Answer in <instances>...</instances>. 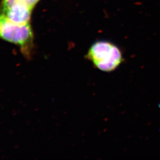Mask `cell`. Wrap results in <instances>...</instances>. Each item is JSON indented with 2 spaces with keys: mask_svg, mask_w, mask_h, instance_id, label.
Instances as JSON below:
<instances>
[{
  "mask_svg": "<svg viewBox=\"0 0 160 160\" xmlns=\"http://www.w3.org/2000/svg\"><path fill=\"white\" fill-rule=\"evenodd\" d=\"M0 38L19 47L23 56L30 60L33 53V34L30 24H19L0 15Z\"/></svg>",
  "mask_w": 160,
  "mask_h": 160,
  "instance_id": "cell-1",
  "label": "cell"
},
{
  "mask_svg": "<svg viewBox=\"0 0 160 160\" xmlns=\"http://www.w3.org/2000/svg\"><path fill=\"white\" fill-rule=\"evenodd\" d=\"M95 68L101 71H114L124 60L119 48L112 42L99 41L91 46L85 56Z\"/></svg>",
  "mask_w": 160,
  "mask_h": 160,
  "instance_id": "cell-2",
  "label": "cell"
},
{
  "mask_svg": "<svg viewBox=\"0 0 160 160\" xmlns=\"http://www.w3.org/2000/svg\"><path fill=\"white\" fill-rule=\"evenodd\" d=\"M32 11L30 8L20 3L2 4V14L17 24L29 23Z\"/></svg>",
  "mask_w": 160,
  "mask_h": 160,
  "instance_id": "cell-3",
  "label": "cell"
},
{
  "mask_svg": "<svg viewBox=\"0 0 160 160\" xmlns=\"http://www.w3.org/2000/svg\"><path fill=\"white\" fill-rule=\"evenodd\" d=\"M40 0H3L2 4H9L12 3H18L24 5L31 9L35 6Z\"/></svg>",
  "mask_w": 160,
  "mask_h": 160,
  "instance_id": "cell-4",
  "label": "cell"
}]
</instances>
